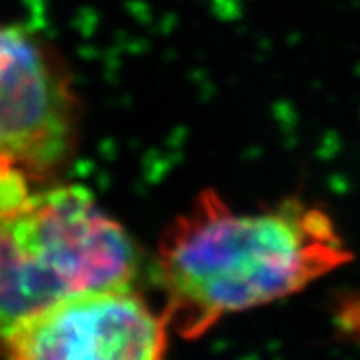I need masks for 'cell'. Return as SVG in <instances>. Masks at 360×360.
<instances>
[{
    "label": "cell",
    "mask_w": 360,
    "mask_h": 360,
    "mask_svg": "<svg viewBox=\"0 0 360 360\" xmlns=\"http://www.w3.org/2000/svg\"><path fill=\"white\" fill-rule=\"evenodd\" d=\"M331 219L298 200L236 212L206 191L158 248L167 320L197 337L221 316L298 292L347 261Z\"/></svg>",
    "instance_id": "6da1fadb"
},
{
    "label": "cell",
    "mask_w": 360,
    "mask_h": 360,
    "mask_svg": "<svg viewBox=\"0 0 360 360\" xmlns=\"http://www.w3.org/2000/svg\"><path fill=\"white\" fill-rule=\"evenodd\" d=\"M74 100L61 68L19 26H0V162L34 180L65 158Z\"/></svg>",
    "instance_id": "277c9868"
},
{
    "label": "cell",
    "mask_w": 360,
    "mask_h": 360,
    "mask_svg": "<svg viewBox=\"0 0 360 360\" xmlns=\"http://www.w3.org/2000/svg\"><path fill=\"white\" fill-rule=\"evenodd\" d=\"M158 316L131 287L68 294L6 333V355L22 360H153L167 346Z\"/></svg>",
    "instance_id": "7a4b0ae2"
},
{
    "label": "cell",
    "mask_w": 360,
    "mask_h": 360,
    "mask_svg": "<svg viewBox=\"0 0 360 360\" xmlns=\"http://www.w3.org/2000/svg\"><path fill=\"white\" fill-rule=\"evenodd\" d=\"M65 296L61 281L24 245L10 217L0 215V340L24 318Z\"/></svg>",
    "instance_id": "5b68a950"
},
{
    "label": "cell",
    "mask_w": 360,
    "mask_h": 360,
    "mask_svg": "<svg viewBox=\"0 0 360 360\" xmlns=\"http://www.w3.org/2000/svg\"><path fill=\"white\" fill-rule=\"evenodd\" d=\"M4 215L68 294L124 289L136 278L131 237L85 188L35 190L19 210Z\"/></svg>",
    "instance_id": "3957f363"
}]
</instances>
